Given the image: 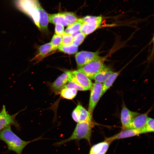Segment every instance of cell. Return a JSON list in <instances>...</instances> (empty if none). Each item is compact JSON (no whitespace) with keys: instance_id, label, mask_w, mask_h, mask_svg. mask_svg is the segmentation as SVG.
I'll return each instance as SVG.
<instances>
[{"instance_id":"6da1fadb","label":"cell","mask_w":154,"mask_h":154,"mask_svg":"<svg viewBox=\"0 0 154 154\" xmlns=\"http://www.w3.org/2000/svg\"><path fill=\"white\" fill-rule=\"evenodd\" d=\"M41 137L29 141L22 139L12 131L11 126H8L0 131V140L7 144L9 150L16 154H22L23 150L29 144L41 139Z\"/></svg>"},{"instance_id":"7a4b0ae2","label":"cell","mask_w":154,"mask_h":154,"mask_svg":"<svg viewBox=\"0 0 154 154\" xmlns=\"http://www.w3.org/2000/svg\"><path fill=\"white\" fill-rule=\"evenodd\" d=\"M94 126L93 122H82L78 123L72 135L68 138L55 143L54 145L58 146L74 140L84 139L91 144V138L92 128Z\"/></svg>"},{"instance_id":"3957f363","label":"cell","mask_w":154,"mask_h":154,"mask_svg":"<svg viewBox=\"0 0 154 154\" xmlns=\"http://www.w3.org/2000/svg\"><path fill=\"white\" fill-rule=\"evenodd\" d=\"M82 19L83 23L79 31L87 36L98 28L101 23L102 17L101 15L97 16L88 15Z\"/></svg>"},{"instance_id":"277c9868","label":"cell","mask_w":154,"mask_h":154,"mask_svg":"<svg viewBox=\"0 0 154 154\" xmlns=\"http://www.w3.org/2000/svg\"><path fill=\"white\" fill-rule=\"evenodd\" d=\"M104 58L101 57L88 63L78 70L84 73L90 79L92 80L104 66Z\"/></svg>"},{"instance_id":"5b68a950","label":"cell","mask_w":154,"mask_h":154,"mask_svg":"<svg viewBox=\"0 0 154 154\" xmlns=\"http://www.w3.org/2000/svg\"><path fill=\"white\" fill-rule=\"evenodd\" d=\"M13 115L8 114L7 112L5 106L3 105L0 112V131L5 127L11 125H13L17 130L20 129L19 124L17 121L16 117L22 110Z\"/></svg>"},{"instance_id":"8992f818","label":"cell","mask_w":154,"mask_h":154,"mask_svg":"<svg viewBox=\"0 0 154 154\" xmlns=\"http://www.w3.org/2000/svg\"><path fill=\"white\" fill-rule=\"evenodd\" d=\"M102 84L96 82L93 84L90 89V94L88 111L92 116L93 112L100 98L102 97Z\"/></svg>"},{"instance_id":"52a82bcc","label":"cell","mask_w":154,"mask_h":154,"mask_svg":"<svg viewBox=\"0 0 154 154\" xmlns=\"http://www.w3.org/2000/svg\"><path fill=\"white\" fill-rule=\"evenodd\" d=\"M101 57L99 56L98 52H94L83 51L77 53L75 55L77 67L78 69Z\"/></svg>"},{"instance_id":"ba28073f","label":"cell","mask_w":154,"mask_h":154,"mask_svg":"<svg viewBox=\"0 0 154 154\" xmlns=\"http://www.w3.org/2000/svg\"><path fill=\"white\" fill-rule=\"evenodd\" d=\"M69 82H74L84 88L87 90L91 88L93 84L91 80L84 73L78 70L71 71Z\"/></svg>"},{"instance_id":"9c48e42d","label":"cell","mask_w":154,"mask_h":154,"mask_svg":"<svg viewBox=\"0 0 154 154\" xmlns=\"http://www.w3.org/2000/svg\"><path fill=\"white\" fill-rule=\"evenodd\" d=\"M144 133L145 132L143 128L140 129H123L114 135L106 139L112 142L115 140L132 137Z\"/></svg>"},{"instance_id":"30bf717a","label":"cell","mask_w":154,"mask_h":154,"mask_svg":"<svg viewBox=\"0 0 154 154\" xmlns=\"http://www.w3.org/2000/svg\"><path fill=\"white\" fill-rule=\"evenodd\" d=\"M71 71H66L59 76L51 84L52 90L56 93L60 92L69 81Z\"/></svg>"},{"instance_id":"8fae6325","label":"cell","mask_w":154,"mask_h":154,"mask_svg":"<svg viewBox=\"0 0 154 154\" xmlns=\"http://www.w3.org/2000/svg\"><path fill=\"white\" fill-rule=\"evenodd\" d=\"M139 114L138 113L131 111L126 107L123 106L121 115L122 129L127 128L134 118Z\"/></svg>"},{"instance_id":"7c38bea8","label":"cell","mask_w":154,"mask_h":154,"mask_svg":"<svg viewBox=\"0 0 154 154\" xmlns=\"http://www.w3.org/2000/svg\"><path fill=\"white\" fill-rule=\"evenodd\" d=\"M150 110V109L146 112L135 116L126 129H140L143 128L145 125Z\"/></svg>"},{"instance_id":"4fadbf2b","label":"cell","mask_w":154,"mask_h":154,"mask_svg":"<svg viewBox=\"0 0 154 154\" xmlns=\"http://www.w3.org/2000/svg\"><path fill=\"white\" fill-rule=\"evenodd\" d=\"M112 142L106 139L104 141L94 145L90 148L89 154H106Z\"/></svg>"},{"instance_id":"5bb4252c","label":"cell","mask_w":154,"mask_h":154,"mask_svg":"<svg viewBox=\"0 0 154 154\" xmlns=\"http://www.w3.org/2000/svg\"><path fill=\"white\" fill-rule=\"evenodd\" d=\"M52 51L50 42L46 43L38 47L36 55L31 60V61H36L38 63L42 60L47 54Z\"/></svg>"},{"instance_id":"9a60e30c","label":"cell","mask_w":154,"mask_h":154,"mask_svg":"<svg viewBox=\"0 0 154 154\" xmlns=\"http://www.w3.org/2000/svg\"><path fill=\"white\" fill-rule=\"evenodd\" d=\"M39 19L38 28L41 31L44 32L48 29L49 21L48 14L40 5L38 9Z\"/></svg>"},{"instance_id":"2e32d148","label":"cell","mask_w":154,"mask_h":154,"mask_svg":"<svg viewBox=\"0 0 154 154\" xmlns=\"http://www.w3.org/2000/svg\"><path fill=\"white\" fill-rule=\"evenodd\" d=\"M113 72L110 68L104 65L101 70L94 76L93 79L96 82L101 83L104 82Z\"/></svg>"},{"instance_id":"e0dca14e","label":"cell","mask_w":154,"mask_h":154,"mask_svg":"<svg viewBox=\"0 0 154 154\" xmlns=\"http://www.w3.org/2000/svg\"><path fill=\"white\" fill-rule=\"evenodd\" d=\"M76 108L78 112L79 122L91 121L92 116L81 105L78 104Z\"/></svg>"},{"instance_id":"ac0fdd59","label":"cell","mask_w":154,"mask_h":154,"mask_svg":"<svg viewBox=\"0 0 154 154\" xmlns=\"http://www.w3.org/2000/svg\"><path fill=\"white\" fill-rule=\"evenodd\" d=\"M48 16L49 21L51 23L55 25L60 24L64 26H67L62 13L48 14Z\"/></svg>"},{"instance_id":"d6986e66","label":"cell","mask_w":154,"mask_h":154,"mask_svg":"<svg viewBox=\"0 0 154 154\" xmlns=\"http://www.w3.org/2000/svg\"><path fill=\"white\" fill-rule=\"evenodd\" d=\"M83 23V21L82 18L79 19L77 21L68 26L64 32L71 35L74 37L77 34L80 32V29Z\"/></svg>"},{"instance_id":"ffe728a7","label":"cell","mask_w":154,"mask_h":154,"mask_svg":"<svg viewBox=\"0 0 154 154\" xmlns=\"http://www.w3.org/2000/svg\"><path fill=\"white\" fill-rule=\"evenodd\" d=\"M120 71L113 72L111 76L102 84V96L112 86L117 77L119 74Z\"/></svg>"},{"instance_id":"44dd1931","label":"cell","mask_w":154,"mask_h":154,"mask_svg":"<svg viewBox=\"0 0 154 154\" xmlns=\"http://www.w3.org/2000/svg\"><path fill=\"white\" fill-rule=\"evenodd\" d=\"M60 92L61 96L63 98L72 100L76 96L77 90L73 88H64Z\"/></svg>"},{"instance_id":"7402d4cb","label":"cell","mask_w":154,"mask_h":154,"mask_svg":"<svg viewBox=\"0 0 154 154\" xmlns=\"http://www.w3.org/2000/svg\"><path fill=\"white\" fill-rule=\"evenodd\" d=\"M59 50L68 54H74L76 53L78 50V46L72 44L68 46H64L60 45L58 48Z\"/></svg>"},{"instance_id":"603a6c76","label":"cell","mask_w":154,"mask_h":154,"mask_svg":"<svg viewBox=\"0 0 154 154\" xmlns=\"http://www.w3.org/2000/svg\"><path fill=\"white\" fill-rule=\"evenodd\" d=\"M67 26L70 25L77 21L79 18L74 13L66 12L62 13Z\"/></svg>"},{"instance_id":"cb8c5ba5","label":"cell","mask_w":154,"mask_h":154,"mask_svg":"<svg viewBox=\"0 0 154 154\" xmlns=\"http://www.w3.org/2000/svg\"><path fill=\"white\" fill-rule=\"evenodd\" d=\"M62 36L54 34L50 42L52 47V51L58 48L61 45L62 41Z\"/></svg>"},{"instance_id":"d4e9b609","label":"cell","mask_w":154,"mask_h":154,"mask_svg":"<svg viewBox=\"0 0 154 154\" xmlns=\"http://www.w3.org/2000/svg\"><path fill=\"white\" fill-rule=\"evenodd\" d=\"M62 37V39L61 44L64 46H68L72 44L74 37L72 35L64 32Z\"/></svg>"},{"instance_id":"484cf974","label":"cell","mask_w":154,"mask_h":154,"mask_svg":"<svg viewBox=\"0 0 154 154\" xmlns=\"http://www.w3.org/2000/svg\"><path fill=\"white\" fill-rule=\"evenodd\" d=\"M86 36L84 34L79 32L73 37L72 44L78 46L82 42Z\"/></svg>"},{"instance_id":"4316f807","label":"cell","mask_w":154,"mask_h":154,"mask_svg":"<svg viewBox=\"0 0 154 154\" xmlns=\"http://www.w3.org/2000/svg\"><path fill=\"white\" fill-rule=\"evenodd\" d=\"M145 133L154 131V119L148 117L145 125L143 128Z\"/></svg>"},{"instance_id":"83f0119b","label":"cell","mask_w":154,"mask_h":154,"mask_svg":"<svg viewBox=\"0 0 154 154\" xmlns=\"http://www.w3.org/2000/svg\"><path fill=\"white\" fill-rule=\"evenodd\" d=\"M64 88H73L77 90L80 91L87 90L84 88L74 82H68V84L65 86Z\"/></svg>"},{"instance_id":"f1b7e54d","label":"cell","mask_w":154,"mask_h":154,"mask_svg":"<svg viewBox=\"0 0 154 154\" xmlns=\"http://www.w3.org/2000/svg\"><path fill=\"white\" fill-rule=\"evenodd\" d=\"M55 25V34L62 36L64 32V26L60 24H57Z\"/></svg>"},{"instance_id":"f546056e","label":"cell","mask_w":154,"mask_h":154,"mask_svg":"<svg viewBox=\"0 0 154 154\" xmlns=\"http://www.w3.org/2000/svg\"><path fill=\"white\" fill-rule=\"evenodd\" d=\"M72 117L74 120L76 122H79L78 112L76 108L73 111L72 113Z\"/></svg>"}]
</instances>
